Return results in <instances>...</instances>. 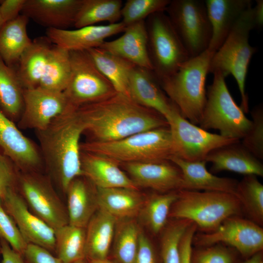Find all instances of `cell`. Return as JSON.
Returning a JSON list of instances; mask_svg holds the SVG:
<instances>
[{"mask_svg":"<svg viewBox=\"0 0 263 263\" xmlns=\"http://www.w3.org/2000/svg\"><path fill=\"white\" fill-rule=\"evenodd\" d=\"M76 108L84 123L83 133L89 135L90 141H113L168 127L162 115L118 93L103 101Z\"/></svg>","mask_w":263,"mask_h":263,"instance_id":"6da1fadb","label":"cell"},{"mask_svg":"<svg viewBox=\"0 0 263 263\" xmlns=\"http://www.w3.org/2000/svg\"><path fill=\"white\" fill-rule=\"evenodd\" d=\"M84 131L76 108L70 106L45 129L36 131L43 165L65 193L70 183L82 176L79 140Z\"/></svg>","mask_w":263,"mask_h":263,"instance_id":"7a4b0ae2","label":"cell"},{"mask_svg":"<svg viewBox=\"0 0 263 263\" xmlns=\"http://www.w3.org/2000/svg\"><path fill=\"white\" fill-rule=\"evenodd\" d=\"M214 53L207 49L183 63L171 76L159 81L182 116L199 125L207 100L206 81Z\"/></svg>","mask_w":263,"mask_h":263,"instance_id":"3957f363","label":"cell"},{"mask_svg":"<svg viewBox=\"0 0 263 263\" xmlns=\"http://www.w3.org/2000/svg\"><path fill=\"white\" fill-rule=\"evenodd\" d=\"M80 151L106 157L119 165L131 163L169 161L174 155L168 127L139 132L111 142L88 141L80 145Z\"/></svg>","mask_w":263,"mask_h":263,"instance_id":"277c9868","label":"cell"},{"mask_svg":"<svg viewBox=\"0 0 263 263\" xmlns=\"http://www.w3.org/2000/svg\"><path fill=\"white\" fill-rule=\"evenodd\" d=\"M255 28L251 6L242 13L225 42L214 53L209 67V73L219 71L225 77L229 75L233 76L241 95L240 107L244 113L249 112L246 78L251 59L257 50L249 42V34Z\"/></svg>","mask_w":263,"mask_h":263,"instance_id":"5b68a950","label":"cell"},{"mask_svg":"<svg viewBox=\"0 0 263 263\" xmlns=\"http://www.w3.org/2000/svg\"><path fill=\"white\" fill-rule=\"evenodd\" d=\"M243 214L235 195L219 191L182 189L172 205L169 218L187 219L204 232L217 228L226 219Z\"/></svg>","mask_w":263,"mask_h":263,"instance_id":"8992f818","label":"cell"},{"mask_svg":"<svg viewBox=\"0 0 263 263\" xmlns=\"http://www.w3.org/2000/svg\"><path fill=\"white\" fill-rule=\"evenodd\" d=\"M213 74L212 83L207 91L200 127L206 131L217 130L224 137L242 139L251 126V120L246 117L233 99L223 74L219 71Z\"/></svg>","mask_w":263,"mask_h":263,"instance_id":"52a82bcc","label":"cell"},{"mask_svg":"<svg viewBox=\"0 0 263 263\" xmlns=\"http://www.w3.org/2000/svg\"><path fill=\"white\" fill-rule=\"evenodd\" d=\"M145 23L152 72L159 81L175 73L190 57L165 11L151 14Z\"/></svg>","mask_w":263,"mask_h":263,"instance_id":"ba28073f","label":"cell"},{"mask_svg":"<svg viewBox=\"0 0 263 263\" xmlns=\"http://www.w3.org/2000/svg\"><path fill=\"white\" fill-rule=\"evenodd\" d=\"M165 12L190 58L208 49L212 27L205 1L170 0Z\"/></svg>","mask_w":263,"mask_h":263,"instance_id":"9c48e42d","label":"cell"},{"mask_svg":"<svg viewBox=\"0 0 263 263\" xmlns=\"http://www.w3.org/2000/svg\"><path fill=\"white\" fill-rule=\"evenodd\" d=\"M69 52L70 78L63 93L70 105L78 107L98 102L117 93L86 51Z\"/></svg>","mask_w":263,"mask_h":263,"instance_id":"30bf717a","label":"cell"},{"mask_svg":"<svg viewBox=\"0 0 263 263\" xmlns=\"http://www.w3.org/2000/svg\"><path fill=\"white\" fill-rule=\"evenodd\" d=\"M166 120L171 133L173 156L187 161L205 160L212 150L240 141L211 133L190 123L182 116L175 105Z\"/></svg>","mask_w":263,"mask_h":263,"instance_id":"8fae6325","label":"cell"},{"mask_svg":"<svg viewBox=\"0 0 263 263\" xmlns=\"http://www.w3.org/2000/svg\"><path fill=\"white\" fill-rule=\"evenodd\" d=\"M216 244L229 246L245 260L263 250V228L242 216H233L215 230L195 234L193 238L195 247Z\"/></svg>","mask_w":263,"mask_h":263,"instance_id":"7c38bea8","label":"cell"},{"mask_svg":"<svg viewBox=\"0 0 263 263\" xmlns=\"http://www.w3.org/2000/svg\"><path fill=\"white\" fill-rule=\"evenodd\" d=\"M18 185L30 210L54 230L69 224L67 208L49 179L38 171L19 173Z\"/></svg>","mask_w":263,"mask_h":263,"instance_id":"4fadbf2b","label":"cell"},{"mask_svg":"<svg viewBox=\"0 0 263 263\" xmlns=\"http://www.w3.org/2000/svg\"><path fill=\"white\" fill-rule=\"evenodd\" d=\"M23 100V111L17 125L20 130H44L70 106L63 92L39 86L24 89Z\"/></svg>","mask_w":263,"mask_h":263,"instance_id":"5bb4252c","label":"cell"},{"mask_svg":"<svg viewBox=\"0 0 263 263\" xmlns=\"http://www.w3.org/2000/svg\"><path fill=\"white\" fill-rule=\"evenodd\" d=\"M1 201L28 244L42 246L51 252L55 251L54 229L29 210L16 188L9 189Z\"/></svg>","mask_w":263,"mask_h":263,"instance_id":"9a60e30c","label":"cell"},{"mask_svg":"<svg viewBox=\"0 0 263 263\" xmlns=\"http://www.w3.org/2000/svg\"><path fill=\"white\" fill-rule=\"evenodd\" d=\"M0 151L21 172L38 171L43 165L39 148L0 109Z\"/></svg>","mask_w":263,"mask_h":263,"instance_id":"2e32d148","label":"cell"},{"mask_svg":"<svg viewBox=\"0 0 263 263\" xmlns=\"http://www.w3.org/2000/svg\"><path fill=\"white\" fill-rule=\"evenodd\" d=\"M129 177L139 188L166 193L183 189V176L180 169L171 161L138 162L122 164Z\"/></svg>","mask_w":263,"mask_h":263,"instance_id":"e0dca14e","label":"cell"},{"mask_svg":"<svg viewBox=\"0 0 263 263\" xmlns=\"http://www.w3.org/2000/svg\"><path fill=\"white\" fill-rule=\"evenodd\" d=\"M121 22L104 25H91L75 29H47V38L54 45L69 52L87 51L100 47L108 38L123 32Z\"/></svg>","mask_w":263,"mask_h":263,"instance_id":"ac0fdd59","label":"cell"},{"mask_svg":"<svg viewBox=\"0 0 263 263\" xmlns=\"http://www.w3.org/2000/svg\"><path fill=\"white\" fill-rule=\"evenodd\" d=\"M160 86L152 71L136 66L132 69L128 84L129 97L140 106L157 112L166 120L175 104Z\"/></svg>","mask_w":263,"mask_h":263,"instance_id":"d6986e66","label":"cell"},{"mask_svg":"<svg viewBox=\"0 0 263 263\" xmlns=\"http://www.w3.org/2000/svg\"><path fill=\"white\" fill-rule=\"evenodd\" d=\"M82 0H26L21 14L47 29L74 26Z\"/></svg>","mask_w":263,"mask_h":263,"instance_id":"ffe728a7","label":"cell"},{"mask_svg":"<svg viewBox=\"0 0 263 263\" xmlns=\"http://www.w3.org/2000/svg\"><path fill=\"white\" fill-rule=\"evenodd\" d=\"M212 27L207 50L215 53L222 45L242 13L252 6L251 0H205Z\"/></svg>","mask_w":263,"mask_h":263,"instance_id":"44dd1931","label":"cell"},{"mask_svg":"<svg viewBox=\"0 0 263 263\" xmlns=\"http://www.w3.org/2000/svg\"><path fill=\"white\" fill-rule=\"evenodd\" d=\"M119 38L105 41L99 47L135 66L152 71L148 50V37L145 21L126 27Z\"/></svg>","mask_w":263,"mask_h":263,"instance_id":"7402d4cb","label":"cell"},{"mask_svg":"<svg viewBox=\"0 0 263 263\" xmlns=\"http://www.w3.org/2000/svg\"><path fill=\"white\" fill-rule=\"evenodd\" d=\"M82 176L99 188H126L138 189L131 178L119 167V164L106 157L81 151Z\"/></svg>","mask_w":263,"mask_h":263,"instance_id":"603a6c76","label":"cell"},{"mask_svg":"<svg viewBox=\"0 0 263 263\" xmlns=\"http://www.w3.org/2000/svg\"><path fill=\"white\" fill-rule=\"evenodd\" d=\"M205 161L212 166L213 173L226 170L247 175L263 176V165L240 141L211 151Z\"/></svg>","mask_w":263,"mask_h":263,"instance_id":"cb8c5ba5","label":"cell"},{"mask_svg":"<svg viewBox=\"0 0 263 263\" xmlns=\"http://www.w3.org/2000/svg\"><path fill=\"white\" fill-rule=\"evenodd\" d=\"M169 161L181 170L183 176V189L219 191L235 194L238 181L230 178L217 176L206 168L205 160L189 162L175 156Z\"/></svg>","mask_w":263,"mask_h":263,"instance_id":"d4e9b609","label":"cell"},{"mask_svg":"<svg viewBox=\"0 0 263 263\" xmlns=\"http://www.w3.org/2000/svg\"><path fill=\"white\" fill-rule=\"evenodd\" d=\"M95 188L98 208L117 220L133 218L138 216L146 199L138 189L95 187Z\"/></svg>","mask_w":263,"mask_h":263,"instance_id":"484cf974","label":"cell"},{"mask_svg":"<svg viewBox=\"0 0 263 263\" xmlns=\"http://www.w3.org/2000/svg\"><path fill=\"white\" fill-rule=\"evenodd\" d=\"M81 177L74 179L66 189V208L69 224L86 228L98 206L95 188Z\"/></svg>","mask_w":263,"mask_h":263,"instance_id":"4316f807","label":"cell"},{"mask_svg":"<svg viewBox=\"0 0 263 263\" xmlns=\"http://www.w3.org/2000/svg\"><path fill=\"white\" fill-rule=\"evenodd\" d=\"M117 220L106 211L97 209L86 227V259L108 258Z\"/></svg>","mask_w":263,"mask_h":263,"instance_id":"83f0119b","label":"cell"},{"mask_svg":"<svg viewBox=\"0 0 263 263\" xmlns=\"http://www.w3.org/2000/svg\"><path fill=\"white\" fill-rule=\"evenodd\" d=\"M46 38L33 40L18 63L16 72L24 89L39 86L53 45Z\"/></svg>","mask_w":263,"mask_h":263,"instance_id":"f1b7e54d","label":"cell"},{"mask_svg":"<svg viewBox=\"0 0 263 263\" xmlns=\"http://www.w3.org/2000/svg\"><path fill=\"white\" fill-rule=\"evenodd\" d=\"M29 19L20 14L5 22L0 29V56L8 66L14 67L32 40L27 32Z\"/></svg>","mask_w":263,"mask_h":263,"instance_id":"f546056e","label":"cell"},{"mask_svg":"<svg viewBox=\"0 0 263 263\" xmlns=\"http://www.w3.org/2000/svg\"><path fill=\"white\" fill-rule=\"evenodd\" d=\"M86 51L97 68L111 82L116 92L129 97V77L135 65L100 47Z\"/></svg>","mask_w":263,"mask_h":263,"instance_id":"4dcf8cb0","label":"cell"},{"mask_svg":"<svg viewBox=\"0 0 263 263\" xmlns=\"http://www.w3.org/2000/svg\"><path fill=\"white\" fill-rule=\"evenodd\" d=\"M23 92L16 69L0 56V109L14 122L19 121L23 111Z\"/></svg>","mask_w":263,"mask_h":263,"instance_id":"1f68e13d","label":"cell"},{"mask_svg":"<svg viewBox=\"0 0 263 263\" xmlns=\"http://www.w3.org/2000/svg\"><path fill=\"white\" fill-rule=\"evenodd\" d=\"M122 6L121 0H82L74 26L79 28L102 21L119 22Z\"/></svg>","mask_w":263,"mask_h":263,"instance_id":"d6a6232c","label":"cell"},{"mask_svg":"<svg viewBox=\"0 0 263 263\" xmlns=\"http://www.w3.org/2000/svg\"><path fill=\"white\" fill-rule=\"evenodd\" d=\"M71 70L69 51L54 44L38 86L63 92L68 85Z\"/></svg>","mask_w":263,"mask_h":263,"instance_id":"836d02e7","label":"cell"},{"mask_svg":"<svg viewBox=\"0 0 263 263\" xmlns=\"http://www.w3.org/2000/svg\"><path fill=\"white\" fill-rule=\"evenodd\" d=\"M54 230L56 256L63 263L86 259V228L68 224Z\"/></svg>","mask_w":263,"mask_h":263,"instance_id":"e575fe53","label":"cell"},{"mask_svg":"<svg viewBox=\"0 0 263 263\" xmlns=\"http://www.w3.org/2000/svg\"><path fill=\"white\" fill-rule=\"evenodd\" d=\"M178 191L157 192L146 199L138 216L154 234L162 232L166 225L171 207L178 198Z\"/></svg>","mask_w":263,"mask_h":263,"instance_id":"d590c367","label":"cell"},{"mask_svg":"<svg viewBox=\"0 0 263 263\" xmlns=\"http://www.w3.org/2000/svg\"><path fill=\"white\" fill-rule=\"evenodd\" d=\"M141 231L133 218L117 220L113 239L114 261L134 263Z\"/></svg>","mask_w":263,"mask_h":263,"instance_id":"8d00e7d4","label":"cell"},{"mask_svg":"<svg viewBox=\"0 0 263 263\" xmlns=\"http://www.w3.org/2000/svg\"><path fill=\"white\" fill-rule=\"evenodd\" d=\"M235 196L243 213L258 225H263V185L254 175H244L238 182Z\"/></svg>","mask_w":263,"mask_h":263,"instance_id":"74e56055","label":"cell"},{"mask_svg":"<svg viewBox=\"0 0 263 263\" xmlns=\"http://www.w3.org/2000/svg\"><path fill=\"white\" fill-rule=\"evenodd\" d=\"M162 230L160 253L162 263H180L179 245L180 239L192 223L187 219H174Z\"/></svg>","mask_w":263,"mask_h":263,"instance_id":"f35d334b","label":"cell"},{"mask_svg":"<svg viewBox=\"0 0 263 263\" xmlns=\"http://www.w3.org/2000/svg\"><path fill=\"white\" fill-rule=\"evenodd\" d=\"M169 0H128L121 11V22L127 27L145 20L151 14L165 11Z\"/></svg>","mask_w":263,"mask_h":263,"instance_id":"ab89813d","label":"cell"},{"mask_svg":"<svg viewBox=\"0 0 263 263\" xmlns=\"http://www.w3.org/2000/svg\"><path fill=\"white\" fill-rule=\"evenodd\" d=\"M216 244L192 248L190 263H241L240 255L233 248ZM241 257V256H240Z\"/></svg>","mask_w":263,"mask_h":263,"instance_id":"60d3db41","label":"cell"},{"mask_svg":"<svg viewBox=\"0 0 263 263\" xmlns=\"http://www.w3.org/2000/svg\"><path fill=\"white\" fill-rule=\"evenodd\" d=\"M251 126L242 139V145L253 155L263 159V108L261 104L251 112Z\"/></svg>","mask_w":263,"mask_h":263,"instance_id":"b9f144b4","label":"cell"},{"mask_svg":"<svg viewBox=\"0 0 263 263\" xmlns=\"http://www.w3.org/2000/svg\"><path fill=\"white\" fill-rule=\"evenodd\" d=\"M1 202L0 199V237L23 256L28 243L13 218L5 210Z\"/></svg>","mask_w":263,"mask_h":263,"instance_id":"7bdbcfd3","label":"cell"},{"mask_svg":"<svg viewBox=\"0 0 263 263\" xmlns=\"http://www.w3.org/2000/svg\"><path fill=\"white\" fill-rule=\"evenodd\" d=\"M18 169L8 157L0 151V199L2 200L9 189L16 188Z\"/></svg>","mask_w":263,"mask_h":263,"instance_id":"ee69618b","label":"cell"},{"mask_svg":"<svg viewBox=\"0 0 263 263\" xmlns=\"http://www.w3.org/2000/svg\"><path fill=\"white\" fill-rule=\"evenodd\" d=\"M134 263H162L159 252L155 249L148 237L141 231Z\"/></svg>","mask_w":263,"mask_h":263,"instance_id":"f6af8a7d","label":"cell"},{"mask_svg":"<svg viewBox=\"0 0 263 263\" xmlns=\"http://www.w3.org/2000/svg\"><path fill=\"white\" fill-rule=\"evenodd\" d=\"M26 263H63L48 249L32 244H28L23 254Z\"/></svg>","mask_w":263,"mask_h":263,"instance_id":"bcb514c9","label":"cell"},{"mask_svg":"<svg viewBox=\"0 0 263 263\" xmlns=\"http://www.w3.org/2000/svg\"><path fill=\"white\" fill-rule=\"evenodd\" d=\"M197 230V225L192 223L183 234L179 245L180 263H190L192 240Z\"/></svg>","mask_w":263,"mask_h":263,"instance_id":"7dc6e473","label":"cell"},{"mask_svg":"<svg viewBox=\"0 0 263 263\" xmlns=\"http://www.w3.org/2000/svg\"><path fill=\"white\" fill-rule=\"evenodd\" d=\"M25 0H0V13L4 23L16 19L20 15Z\"/></svg>","mask_w":263,"mask_h":263,"instance_id":"c3c4849f","label":"cell"},{"mask_svg":"<svg viewBox=\"0 0 263 263\" xmlns=\"http://www.w3.org/2000/svg\"><path fill=\"white\" fill-rule=\"evenodd\" d=\"M0 245L2 263H26L23 256L14 250L1 238Z\"/></svg>","mask_w":263,"mask_h":263,"instance_id":"681fc988","label":"cell"},{"mask_svg":"<svg viewBox=\"0 0 263 263\" xmlns=\"http://www.w3.org/2000/svg\"><path fill=\"white\" fill-rule=\"evenodd\" d=\"M253 9L256 28H261L263 24V0H256V5Z\"/></svg>","mask_w":263,"mask_h":263,"instance_id":"f907efd6","label":"cell"},{"mask_svg":"<svg viewBox=\"0 0 263 263\" xmlns=\"http://www.w3.org/2000/svg\"><path fill=\"white\" fill-rule=\"evenodd\" d=\"M241 263H263V252L260 251Z\"/></svg>","mask_w":263,"mask_h":263,"instance_id":"816d5d0a","label":"cell"},{"mask_svg":"<svg viewBox=\"0 0 263 263\" xmlns=\"http://www.w3.org/2000/svg\"><path fill=\"white\" fill-rule=\"evenodd\" d=\"M87 263H117L113 260H110L108 258L101 260H92L86 259Z\"/></svg>","mask_w":263,"mask_h":263,"instance_id":"f5cc1de1","label":"cell"},{"mask_svg":"<svg viewBox=\"0 0 263 263\" xmlns=\"http://www.w3.org/2000/svg\"><path fill=\"white\" fill-rule=\"evenodd\" d=\"M72 263H87L85 259L79 260L75 261Z\"/></svg>","mask_w":263,"mask_h":263,"instance_id":"db71d44e","label":"cell"},{"mask_svg":"<svg viewBox=\"0 0 263 263\" xmlns=\"http://www.w3.org/2000/svg\"><path fill=\"white\" fill-rule=\"evenodd\" d=\"M4 23V22L2 19V18L0 15V29Z\"/></svg>","mask_w":263,"mask_h":263,"instance_id":"11a10c76","label":"cell"},{"mask_svg":"<svg viewBox=\"0 0 263 263\" xmlns=\"http://www.w3.org/2000/svg\"></svg>","mask_w":263,"mask_h":263,"instance_id":"9f6ffc18","label":"cell"}]
</instances>
